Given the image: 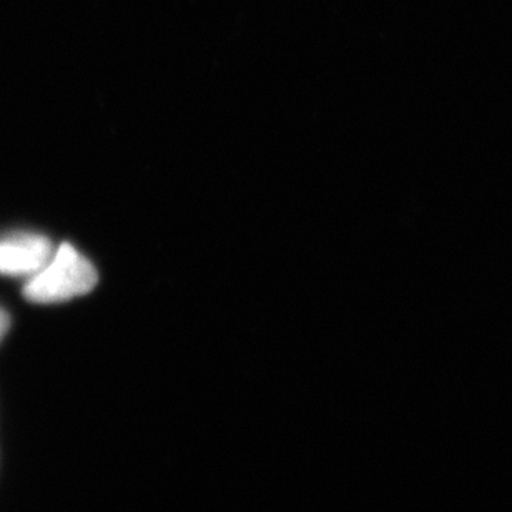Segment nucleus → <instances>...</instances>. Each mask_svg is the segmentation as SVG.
I'll return each instance as SVG.
<instances>
[{
    "label": "nucleus",
    "instance_id": "f257e3e1",
    "mask_svg": "<svg viewBox=\"0 0 512 512\" xmlns=\"http://www.w3.org/2000/svg\"><path fill=\"white\" fill-rule=\"evenodd\" d=\"M99 281L95 266L70 243H62L49 261L25 281V300L54 305L87 295Z\"/></svg>",
    "mask_w": 512,
    "mask_h": 512
},
{
    "label": "nucleus",
    "instance_id": "7ed1b4c3",
    "mask_svg": "<svg viewBox=\"0 0 512 512\" xmlns=\"http://www.w3.org/2000/svg\"><path fill=\"white\" fill-rule=\"evenodd\" d=\"M10 326V316L7 311L0 306V340L4 338L5 333H7V330H9Z\"/></svg>",
    "mask_w": 512,
    "mask_h": 512
},
{
    "label": "nucleus",
    "instance_id": "f03ea898",
    "mask_svg": "<svg viewBox=\"0 0 512 512\" xmlns=\"http://www.w3.org/2000/svg\"><path fill=\"white\" fill-rule=\"evenodd\" d=\"M54 245L39 233L0 237V275L32 276L49 261Z\"/></svg>",
    "mask_w": 512,
    "mask_h": 512
}]
</instances>
